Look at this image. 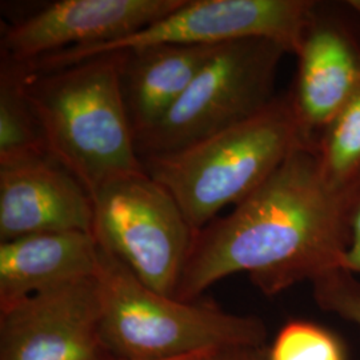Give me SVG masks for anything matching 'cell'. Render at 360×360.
I'll return each instance as SVG.
<instances>
[{
	"label": "cell",
	"instance_id": "1",
	"mask_svg": "<svg viewBox=\"0 0 360 360\" xmlns=\"http://www.w3.org/2000/svg\"><path fill=\"white\" fill-rule=\"evenodd\" d=\"M347 245L343 191L303 146L229 215L195 233L175 297L199 300L235 274H247L263 295H278L342 269Z\"/></svg>",
	"mask_w": 360,
	"mask_h": 360
},
{
	"label": "cell",
	"instance_id": "2",
	"mask_svg": "<svg viewBox=\"0 0 360 360\" xmlns=\"http://www.w3.org/2000/svg\"><path fill=\"white\" fill-rule=\"evenodd\" d=\"M120 62L115 51L51 71L26 65L27 96L47 153L91 196L144 171L120 89Z\"/></svg>",
	"mask_w": 360,
	"mask_h": 360
},
{
	"label": "cell",
	"instance_id": "3",
	"mask_svg": "<svg viewBox=\"0 0 360 360\" xmlns=\"http://www.w3.org/2000/svg\"><path fill=\"white\" fill-rule=\"evenodd\" d=\"M95 279L101 333L112 359L176 360L206 351L266 346L267 327L260 318L232 314L200 299L184 302L159 294L101 247Z\"/></svg>",
	"mask_w": 360,
	"mask_h": 360
},
{
	"label": "cell",
	"instance_id": "4",
	"mask_svg": "<svg viewBox=\"0 0 360 360\" xmlns=\"http://www.w3.org/2000/svg\"><path fill=\"white\" fill-rule=\"evenodd\" d=\"M303 146L285 92L232 129L174 153L143 158V168L175 198L198 232L224 207L236 206L254 193Z\"/></svg>",
	"mask_w": 360,
	"mask_h": 360
},
{
	"label": "cell",
	"instance_id": "5",
	"mask_svg": "<svg viewBox=\"0 0 360 360\" xmlns=\"http://www.w3.org/2000/svg\"><path fill=\"white\" fill-rule=\"evenodd\" d=\"M282 43L247 38L220 44L160 123L136 139L143 158L168 154L232 129L275 99Z\"/></svg>",
	"mask_w": 360,
	"mask_h": 360
},
{
	"label": "cell",
	"instance_id": "6",
	"mask_svg": "<svg viewBox=\"0 0 360 360\" xmlns=\"http://www.w3.org/2000/svg\"><path fill=\"white\" fill-rule=\"evenodd\" d=\"M92 235L159 294L175 296L195 233L175 198L146 171L91 196Z\"/></svg>",
	"mask_w": 360,
	"mask_h": 360
},
{
	"label": "cell",
	"instance_id": "7",
	"mask_svg": "<svg viewBox=\"0 0 360 360\" xmlns=\"http://www.w3.org/2000/svg\"><path fill=\"white\" fill-rule=\"evenodd\" d=\"M312 0H184L176 10L129 38L89 49H70L26 65L51 71L103 53L148 46H220L267 38L295 53Z\"/></svg>",
	"mask_w": 360,
	"mask_h": 360
},
{
	"label": "cell",
	"instance_id": "8",
	"mask_svg": "<svg viewBox=\"0 0 360 360\" xmlns=\"http://www.w3.org/2000/svg\"><path fill=\"white\" fill-rule=\"evenodd\" d=\"M287 91L309 148L335 114L360 91V13L351 0H312Z\"/></svg>",
	"mask_w": 360,
	"mask_h": 360
},
{
	"label": "cell",
	"instance_id": "9",
	"mask_svg": "<svg viewBox=\"0 0 360 360\" xmlns=\"http://www.w3.org/2000/svg\"><path fill=\"white\" fill-rule=\"evenodd\" d=\"M95 276L0 309V360H111Z\"/></svg>",
	"mask_w": 360,
	"mask_h": 360
},
{
	"label": "cell",
	"instance_id": "10",
	"mask_svg": "<svg viewBox=\"0 0 360 360\" xmlns=\"http://www.w3.org/2000/svg\"><path fill=\"white\" fill-rule=\"evenodd\" d=\"M184 0H58L4 27L1 56L30 65L56 52L129 38Z\"/></svg>",
	"mask_w": 360,
	"mask_h": 360
},
{
	"label": "cell",
	"instance_id": "11",
	"mask_svg": "<svg viewBox=\"0 0 360 360\" xmlns=\"http://www.w3.org/2000/svg\"><path fill=\"white\" fill-rule=\"evenodd\" d=\"M92 199L50 155L0 166V242L46 232L92 233Z\"/></svg>",
	"mask_w": 360,
	"mask_h": 360
},
{
	"label": "cell",
	"instance_id": "12",
	"mask_svg": "<svg viewBox=\"0 0 360 360\" xmlns=\"http://www.w3.org/2000/svg\"><path fill=\"white\" fill-rule=\"evenodd\" d=\"M98 263L99 245L91 232H46L0 242V309L94 278Z\"/></svg>",
	"mask_w": 360,
	"mask_h": 360
},
{
	"label": "cell",
	"instance_id": "13",
	"mask_svg": "<svg viewBox=\"0 0 360 360\" xmlns=\"http://www.w3.org/2000/svg\"><path fill=\"white\" fill-rule=\"evenodd\" d=\"M217 47L163 44L120 51V89L135 142L178 103Z\"/></svg>",
	"mask_w": 360,
	"mask_h": 360
},
{
	"label": "cell",
	"instance_id": "14",
	"mask_svg": "<svg viewBox=\"0 0 360 360\" xmlns=\"http://www.w3.org/2000/svg\"><path fill=\"white\" fill-rule=\"evenodd\" d=\"M27 67L0 60V166L49 155L26 91Z\"/></svg>",
	"mask_w": 360,
	"mask_h": 360
},
{
	"label": "cell",
	"instance_id": "15",
	"mask_svg": "<svg viewBox=\"0 0 360 360\" xmlns=\"http://www.w3.org/2000/svg\"><path fill=\"white\" fill-rule=\"evenodd\" d=\"M324 179L339 191L360 174V91L321 131L314 143Z\"/></svg>",
	"mask_w": 360,
	"mask_h": 360
},
{
	"label": "cell",
	"instance_id": "16",
	"mask_svg": "<svg viewBox=\"0 0 360 360\" xmlns=\"http://www.w3.org/2000/svg\"><path fill=\"white\" fill-rule=\"evenodd\" d=\"M269 360H349L343 340L319 323L290 321L269 347Z\"/></svg>",
	"mask_w": 360,
	"mask_h": 360
},
{
	"label": "cell",
	"instance_id": "17",
	"mask_svg": "<svg viewBox=\"0 0 360 360\" xmlns=\"http://www.w3.org/2000/svg\"><path fill=\"white\" fill-rule=\"evenodd\" d=\"M319 309L360 327V281L354 274L336 269L311 282Z\"/></svg>",
	"mask_w": 360,
	"mask_h": 360
},
{
	"label": "cell",
	"instance_id": "18",
	"mask_svg": "<svg viewBox=\"0 0 360 360\" xmlns=\"http://www.w3.org/2000/svg\"><path fill=\"white\" fill-rule=\"evenodd\" d=\"M348 245L342 269L360 278V174L343 190Z\"/></svg>",
	"mask_w": 360,
	"mask_h": 360
},
{
	"label": "cell",
	"instance_id": "19",
	"mask_svg": "<svg viewBox=\"0 0 360 360\" xmlns=\"http://www.w3.org/2000/svg\"><path fill=\"white\" fill-rule=\"evenodd\" d=\"M193 360H269V346H245L207 351Z\"/></svg>",
	"mask_w": 360,
	"mask_h": 360
},
{
	"label": "cell",
	"instance_id": "20",
	"mask_svg": "<svg viewBox=\"0 0 360 360\" xmlns=\"http://www.w3.org/2000/svg\"><path fill=\"white\" fill-rule=\"evenodd\" d=\"M207 352V351H206ZM200 354H203V352H199V354H193V355H190V356H186V358H180V359L176 360H193V358H196L198 355H200ZM111 360H117V359H111Z\"/></svg>",
	"mask_w": 360,
	"mask_h": 360
}]
</instances>
